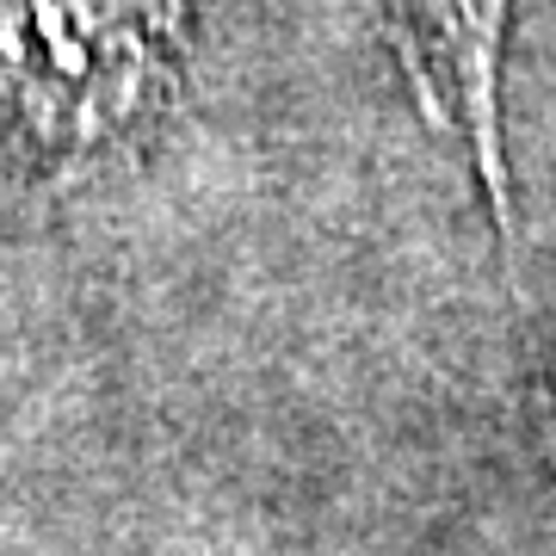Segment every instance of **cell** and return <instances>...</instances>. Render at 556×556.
<instances>
[{
    "label": "cell",
    "instance_id": "6da1fadb",
    "mask_svg": "<svg viewBox=\"0 0 556 556\" xmlns=\"http://www.w3.org/2000/svg\"><path fill=\"white\" fill-rule=\"evenodd\" d=\"M192 56V0H0V124L80 174L167 118Z\"/></svg>",
    "mask_w": 556,
    "mask_h": 556
},
{
    "label": "cell",
    "instance_id": "7a4b0ae2",
    "mask_svg": "<svg viewBox=\"0 0 556 556\" xmlns=\"http://www.w3.org/2000/svg\"><path fill=\"white\" fill-rule=\"evenodd\" d=\"M402 75L420 118L470 155L489 223L514 241V161H507V25L514 0H390Z\"/></svg>",
    "mask_w": 556,
    "mask_h": 556
}]
</instances>
